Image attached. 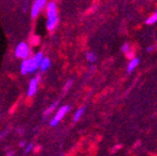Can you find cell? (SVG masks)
<instances>
[{
  "label": "cell",
  "instance_id": "obj_1",
  "mask_svg": "<svg viewBox=\"0 0 157 156\" xmlns=\"http://www.w3.org/2000/svg\"><path fill=\"white\" fill-rule=\"evenodd\" d=\"M58 24L57 7L55 2H49L47 5V29L54 30Z\"/></svg>",
  "mask_w": 157,
  "mask_h": 156
},
{
  "label": "cell",
  "instance_id": "obj_2",
  "mask_svg": "<svg viewBox=\"0 0 157 156\" xmlns=\"http://www.w3.org/2000/svg\"><path fill=\"white\" fill-rule=\"evenodd\" d=\"M38 67L36 66V64L33 61V57L31 58H27V59H24L22 63H21L20 66V70L22 75H27V74H30V72H33L35 70H37Z\"/></svg>",
  "mask_w": 157,
  "mask_h": 156
},
{
  "label": "cell",
  "instance_id": "obj_3",
  "mask_svg": "<svg viewBox=\"0 0 157 156\" xmlns=\"http://www.w3.org/2000/svg\"><path fill=\"white\" fill-rule=\"evenodd\" d=\"M15 54L17 57L21 58V59H27V58H29L30 48H29L28 44H26V42H24V41L19 42L18 45H17V47H16Z\"/></svg>",
  "mask_w": 157,
  "mask_h": 156
},
{
  "label": "cell",
  "instance_id": "obj_4",
  "mask_svg": "<svg viewBox=\"0 0 157 156\" xmlns=\"http://www.w3.org/2000/svg\"><path fill=\"white\" fill-rule=\"evenodd\" d=\"M69 111V106L68 105H65V106H61L59 109L57 111L55 117L50 120V126H57L58 123L60 122L61 119L63 118V116L67 114V111Z\"/></svg>",
  "mask_w": 157,
  "mask_h": 156
},
{
  "label": "cell",
  "instance_id": "obj_5",
  "mask_svg": "<svg viewBox=\"0 0 157 156\" xmlns=\"http://www.w3.org/2000/svg\"><path fill=\"white\" fill-rule=\"evenodd\" d=\"M46 5V0H35V2L33 5V8H31V17L35 18L39 15L40 10L45 7Z\"/></svg>",
  "mask_w": 157,
  "mask_h": 156
},
{
  "label": "cell",
  "instance_id": "obj_6",
  "mask_svg": "<svg viewBox=\"0 0 157 156\" xmlns=\"http://www.w3.org/2000/svg\"><path fill=\"white\" fill-rule=\"evenodd\" d=\"M39 80H40V75H37L36 78H33V79L30 80V83H29V87H28V96H33V95L36 94Z\"/></svg>",
  "mask_w": 157,
  "mask_h": 156
},
{
  "label": "cell",
  "instance_id": "obj_7",
  "mask_svg": "<svg viewBox=\"0 0 157 156\" xmlns=\"http://www.w3.org/2000/svg\"><path fill=\"white\" fill-rule=\"evenodd\" d=\"M138 63H139L138 58H133V59H130L129 64H128V67H127V72H133L134 69L137 67Z\"/></svg>",
  "mask_w": 157,
  "mask_h": 156
},
{
  "label": "cell",
  "instance_id": "obj_8",
  "mask_svg": "<svg viewBox=\"0 0 157 156\" xmlns=\"http://www.w3.org/2000/svg\"><path fill=\"white\" fill-rule=\"evenodd\" d=\"M49 66H50V60H49V58L47 57H44V59L41 60V63H40V70L41 72H45V70H47V69L49 68Z\"/></svg>",
  "mask_w": 157,
  "mask_h": 156
},
{
  "label": "cell",
  "instance_id": "obj_9",
  "mask_svg": "<svg viewBox=\"0 0 157 156\" xmlns=\"http://www.w3.org/2000/svg\"><path fill=\"white\" fill-rule=\"evenodd\" d=\"M33 61H35V64H36V66L38 67V68H39L40 63H41V60L44 59V56H42L41 51H39V53H37V54L33 57Z\"/></svg>",
  "mask_w": 157,
  "mask_h": 156
},
{
  "label": "cell",
  "instance_id": "obj_10",
  "mask_svg": "<svg viewBox=\"0 0 157 156\" xmlns=\"http://www.w3.org/2000/svg\"><path fill=\"white\" fill-rule=\"evenodd\" d=\"M58 103H59V102H58V100H57V102H55L54 104H52V105H50V106H49V107L47 108V109H46V111H45V113H44V117H47L49 114H52V111H54L55 108L57 107Z\"/></svg>",
  "mask_w": 157,
  "mask_h": 156
},
{
  "label": "cell",
  "instance_id": "obj_11",
  "mask_svg": "<svg viewBox=\"0 0 157 156\" xmlns=\"http://www.w3.org/2000/svg\"><path fill=\"white\" fill-rule=\"evenodd\" d=\"M84 111H85V106H82V107H80L78 111H76L75 116H74V122H78L79 118H80V117L82 116V114H84Z\"/></svg>",
  "mask_w": 157,
  "mask_h": 156
},
{
  "label": "cell",
  "instance_id": "obj_12",
  "mask_svg": "<svg viewBox=\"0 0 157 156\" xmlns=\"http://www.w3.org/2000/svg\"><path fill=\"white\" fill-rule=\"evenodd\" d=\"M155 22H157V11L153 14L151 17H148L146 20V25H154Z\"/></svg>",
  "mask_w": 157,
  "mask_h": 156
},
{
  "label": "cell",
  "instance_id": "obj_13",
  "mask_svg": "<svg viewBox=\"0 0 157 156\" xmlns=\"http://www.w3.org/2000/svg\"><path fill=\"white\" fill-rule=\"evenodd\" d=\"M86 57H87L88 61H90V63H94V61H96V59H97L96 55H95V53H93V51H89V53H87Z\"/></svg>",
  "mask_w": 157,
  "mask_h": 156
},
{
  "label": "cell",
  "instance_id": "obj_14",
  "mask_svg": "<svg viewBox=\"0 0 157 156\" xmlns=\"http://www.w3.org/2000/svg\"><path fill=\"white\" fill-rule=\"evenodd\" d=\"M129 50H130L129 45H128V44H124V45H123V47H121V51H123V53H125V54H127Z\"/></svg>",
  "mask_w": 157,
  "mask_h": 156
},
{
  "label": "cell",
  "instance_id": "obj_15",
  "mask_svg": "<svg viewBox=\"0 0 157 156\" xmlns=\"http://www.w3.org/2000/svg\"><path fill=\"white\" fill-rule=\"evenodd\" d=\"M71 84H73V81L71 80H68L66 83V85H65V87H63V92H67V90L69 89V87L71 86Z\"/></svg>",
  "mask_w": 157,
  "mask_h": 156
},
{
  "label": "cell",
  "instance_id": "obj_16",
  "mask_svg": "<svg viewBox=\"0 0 157 156\" xmlns=\"http://www.w3.org/2000/svg\"><path fill=\"white\" fill-rule=\"evenodd\" d=\"M33 144H29L27 147H26V150H25V153H26V154L29 153V152H30V150H33Z\"/></svg>",
  "mask_w": 157,
  "mask_h": 156
},
{
  "label": "cell",
  "instance_id": "obj_17",
  "mask_svg": "<svg viewBox=\"0 0 157 156\" xmlns=\"http://www.w3.org/2000/svg\"><path fill=\"white\" fill-rule=\"evenodd\" d=\"M25 144H26V142H20V143H19V145H20V146H24Z\"/></svg>",
  "mask_w": 157,
  "mask_h": 156
},
{
  "label": "cell",
  "instance_id": "obj_18",
  "mask_svg": "<svg viewBox=\"0 0 157 156\" xmlns=\"http://www.w3.org/2000/svg\"><path fill=\"white\" fill-rule=\"evenodd\" d=\"M151 49H153V48H151V47H148V48H147V51H151Z\"/></svg>",
  "mask_w": 157,
  "mask_h": 156
}]
</instances>
